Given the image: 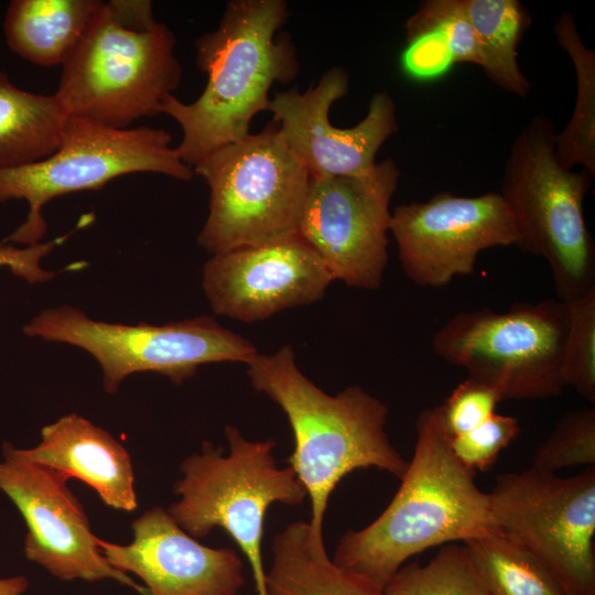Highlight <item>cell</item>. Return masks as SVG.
<instances>
[{"label":"cell","instance_id":"6da1fadb","mask_svg":"<svg viewBox=\"0 0 595 595\" xmlns=\"http://www.w3.org/2000/svg\"><path fill=\"white\" fill-rule=\"evenodd\" d=\"M415 429L413 456L391 502L367 527L347 531L333 558L380 589L411 556L497 530L488 493L454 455L437 407L422 411Z\"/></svg>","mask_w":595,"mask_h":595},{"label":"cell","instance_id":"7a4b0ae2","mask_svg":"<svg viewBox=\"0 0 595 595\" xmlns=\"http://www.w3.org/2000/svg\"><path fill=\"white\" fill-rule=\"evenodd\" d=\"M288 18L283 0H231L218 26L196 40L206 86L191 104L171 95L162 109L181 127L175 150L190 167L247 137L251 119L268 110L272 85L298 76L295 46L289 35L277 34Z\"/></svg>","mask_w":595,"mask_h":595},{"label":"cell","instance_id":"3957f363","mask_svg":"<svg viewBox=\"0 0 595 595\" xmlns=\"http://www.w3.org/2000/svg\"><path fill=\"white\" fill-rule=\"evenodd\" d=\"M251 387L285 413L294 437L288 458L311 500L314 538L324 542L323 524L331 494L349 473L377 468L401 479L409 461L390 442L388 408L359 386L331 396L298 367L291 345L257 354L247 364Z\"/></svg>","mask_w":595,"mask_h":595},{"label":"cell","instance_id":"277c9868","mask_svg":"<svg viewBox=\"0 0 595 595\" xmlns=\"http://www.w3.org/2000/svg\"><path fill=\"white\" fill-rule=\"evenodd\" d=\"M62 67L54 95L67 116L118 129L162 113L182 78L174 34L144 0L104 1Z\"/></svg>","mask_w":595,"mask_h":595},{"label":"cell","instance_id":"5b68a950","mask_svg":"<svg viewBox=\"0 0 595 595\" xmlns=\"http://www.w3.org/2000/svg\"><path fill=\"white\" fill-rule=\"evenodd\" d=\"M555 128L534 116L515 138L501 190L523 252L551 268L559 300L570 302L595 290V245L584 217L594 176L564 167L555 156Z\"/></svg>","mask_w":595,"mask_h":595},{"label":"cell","instance_id":"8992f818","mask_svg":"<svg viewBox=\"0 0 595 595\" xmlns=\"http://www.w3.org/2000/svg\"><path fill=\"white\" fill-rule=\"evenodd\" d=\"M229 453L204 441L202 452L186 457L175 482L180 497L167 509L175 522L195 539L214 528L226 531L246 555L258 595H267L262 539L268 508L275 502L298 506L307 491L291 466L280 468L273 439L249 441L226 425Z\"/></svg>","mask_w":595,"mask_h":595},{"label":"cell","instance_id":"52a82bcc","mask_svg":"<svg viewBox=\"0 0 595 595\" xmlns=\"http://www.w3.org/2000/svg\"><path fill=\"white\" fill-rule=\"evenodd\" d=\"M193 171L209 188L197 241L212 256L298 234L311 176L274 121L213 151Z\"/></svg>","mask_w":595,"mask_h":595},{"label":"cell","instance_id":"ba28073f","mask_svg":"<svg viewBox=\"0 0 595 595\" xmlns=\"http://www.w3.org/2000/svg\"><path fill=\"white\" fill-rule=\"evenodd\" d=\"M171 134L159 128L118 129L79 117H68L57 150L50 156L17 167L0 169V202L24 199L29 212L4 244L37 245L47 230L44 206L55 197L99 190L131 173H159L190 181L194 171L171 145Z\"/></svg>","mask_w":595,"mask_h":595},{"label":"cell","instance_id":"9c48e42d","mask_svg":"<svg viewBox=\"0 0 595 595\" xmlns=\"http://www.w3.org/2000/svg\"><path fill=\"white\" fill-rule=\"evenodd\" d=\"M567 327L561 300L516 303L501 313L484 307L455 314L433 335L432 348L502 400L548 399L565 388L561 366Z\"/></svg>","mask_w":595,"mask_h":595},{"label":"cell","instance_id":"30bf717a","mask_svg":"<svg viewBox=\"0 0 595 595\" xmlns=\"http://www.w3.org/2000/svg\"><path fill=\"white\" fill-rule=\"evenodd\" d=\"M23 333L89 353L98 361L102 387L110 394L134 372H158L181 385L201 365L247 364L258 354L252 342L207 315L162 325H127L95 321L79 309L61 305L41 311L24 325Z\"/></svg>","mask_w":595,"mask_h":595},{"label":"cell","instance_id":"8fae6325","mask_svg":"<svg viewBox=\"0 0 595 595\" xmlns=\"http://www.w3.org/2000/svg\"><path fill=\"white\" fill-rule=\"evenodd\" d=\"M491 519L532 554L565 595H595V467L571 477L530 468L500 474Z\"/></svg>","mask_w":595,"mask_h":595},{"label":"cell","instance_id":"7c38bea8","mask_svg":"<svg viewBox=\"0 0 595 595\" xmlns=\"http://www.w3.org/2000/svg\"><path fill=\"white\" fill-rule=\"evenodd\" d=\"M399 178L391 158L365 175L311 177L298 234L334 280L369 291L380 288Z\"/></svg>","mask_w":595,"mask_h":595},{"label":"cell","instance_id":"4fadbf2b","mask_svg":"<svg viewBox=\"0 0 595 595\" xmlns=\"http://www.w3.org/2000/svg\"><path fill=\"white\" fill-rule=\"evenodd\" d=\"M0 490L23 517L26 559L61 581L106 578L141 595L147 588L115 569L102 555L88 517L67 486L63 473L28 458L10 442L2 444Z\"/></svg>","mask_w":595,"mask_h":595},{"label":"cell","instance_id":"5bb4252c","mask_svg":"<svg viewBox=\"0 0 595 595\" xmlns=\"http://www.w3.org/2000/svg\"><path fill=\"white\" fill-rule=\"evenodd\" d=\"M390 234L404 274L421 288H443L475 271L479 253L516 246L511 214L497 192L456 196L439 192L391 210Z\"/></svg>","mask_w":595,"mask_h":595},{"label":"cell","instance_id":"9a60e30c","mask_svg":"<svg viewBox=\"0 0 595 595\" xmlns=\"http://www.w3.org/2000/svg\"><path fill=\"white\" fill-rule=\"evenodd\" d=\"M349 76L339 67L327 69L315 86L278 91L268 111L281 137L311 177L365 175L376 166V154L398 130L396 104L387 91H377L365 118L351 128L329 122L331 106L344 97Z\"/></svg>","mask_w":595,"mask_h":595},{"label":"cell","instance_id":"2e32d148","mask_svg":"<svg viewBox=\"0 0 595 595\" xmlns=\"http://www.w3.org/2000/svg\"><path fill=\"white\" fill-rule=\"evenodd\" d=\"M333 275L296 234L284 240L213 255L202 288L217 315L245 323L321 300Z\"/></svg>","mask_w":595,"mask_h":595},{"label":"cell","instance_id":"e0dca14e","mask_svg":"<svg viewBox=\"0 0 595 595\" xmlns=\"http://www.w3.org/2000/svg\"><path fill=\"white\" fill-rule=\"evenodd\" d=\"M131 529L129 544L98 545L111 566L143 581L148 595H238L246 582L235 550L199 543L165 509L145 511Z\"/></svg>","mask_w":595,"mask_h":595},{"label":"cell","instance_id":"ac0fdd59","mask_svg":"<svg viewBox=\"0 0 595 595\" xmlns=\"http://www.w3.org/2000/svg\"><path fill=\"white\" fill-rule=\"evenodd\" d=\"M21 450L31 461L83 480L107 506L122 511L138 508L128 451L84 416H62L42 429L36 446Z\"/></svg>","mask_w":595,"mask_h":595},{"label":"cell","instance_id":"d6986e66","mask_svg":"<svg viewBox=\"0 0 595 595\" xmlns=\"http://www.w3.org/2000/svg\"><path fill=\"white\" fill-rule=\"evenodd\" d=\"M104 1L14 0L3 31L11 51L40 66H63L84 37Z\"/></svg>","mask_w":595,"mask_h":595},{"label":"cell","instance_id":"ffe728a7","mask_svg":"<svg viewBox=\"0 0 595 595\" xmlns=\"http://www.w3.org/2000/svg\"><path fill=\"white\" fill-rule=\"evenodd\" d=\"M272 564L266 572L267 595H386L328 556L309 522L295 521L277 533Z\"/></svg>","mask_w":595,"mask_h":595},{"label":"cell","instance_id":"44dd1931","mask_svg":"<svg viewBox=\"0 0 595 595\" xmlns=\"http://www.w3.org/2000/svg\"><path fill=\"white\" fill-rule=\"evenodd\" d=\"M67 118L54 94L23 90L0 71V169L30 164L54 153Z\"/></svg>","mask_w":595,"mask_h":595},{"label":"cell","instance_id":"7402d4cb","mask_svg":"<svg viewBox=\"0 0 595 595\" xmlns=\"http://www.w3.org/2000/svg\"><path fill=\"white\" fill-rule=\"evenodd\" d=\"M477 37L485 75L500 88L527 97L531 84L518 64L517 48L531 23L519 0H461Z\"/></svg>","mask_w":595,"mask_h":595},{"label":"cell","instance_id":"603a6c76","mask_svg":"<svg viewBox=\"0 0 595 595\" xmlns=\"http://www.w3.org/2000/svg\"><path fill=\"white\" fill-rule=\"evenodd\" d=\"M553 33L572 61L576 77L572 116L565 128L554 134L555 156L566 169L580 165L595 175V51L583 43L569 12L556 18Z\"/></svg>","mask_w":595,"mask_h":595},{"label":"cell","instance_id":"cb8c5ba5","mask_svg":"<svg viewBox=\"0 0 595 595\" xmlns=\"http://www.w3.org/2000/svg\"><path fill=\"white\" fill-rule=\"evenodd\" d=\"M463 544L490 595H565L550 572L499 529Z\"/></svg>","mask_w":595,"mask_h":595},{"label":"cell","instance_id":"d4e9b609","mask_svg":"<svg viewBox=\"0 0 595 595\" xmlns=\"http://www.w3.org/2000/svg\"><path fill=\"white\" fill-rule=\"evenodd\" d=\"M386 595H490L475 571L465 545L447 543L426 564L401 566Z\"/></svg>","mask_w":595,"mask_h":595},{"label":"cell","instance_id":"484cf974","mask_svg":"<svg viewBox=\"0 0 595 595\" xmlns=\"http://www.w3.org/2000/svg\"><path fill=\"white\" fill-rule=\"evenodd\" d=\"M569 327L564 340L561 374L587 401L595 402V290L565 302Z\"/></svg>","mask_w":595,"mask_h":595},{"label":"cell","instance_id":"4316f807","mask_svg":"<svg viewBox=\"0 0 595 595\" xmlns=\"http://www.w3.org/2000/svg\"><path fill=\"white\" fill-rule=\"evenodd\" d=\"M595 466V410L583 408L567 412L548 440L538 448L532 467L554 473L577 466Z\"/></svg>","mask_w":595,"mask_h":595},{"label":"cell","instance_id":"83f0119b","mask_svg":"<svg viewBox=\"0 0 595 595\" xmlns=\"http://www.w3.org/2000/svg\"><path fill=\"white\" fill-rule=\"evenodd\" d=\"M421 26H435L445 34L456 63H473L482 67L480 47L461 0L422 1L407 20L404 29Z\"/></svg>","mask_w":595,"mask_h":595},{"label":"cell","instance_id":"f1b7e54d","mask_svg":"<svg viewBox=\"0 0 595 595\" xmlns=\"http://www.w3.org/2000/svg\"><path fill=\"white\" fill-rule=\"evenodd\" d=\"M519 421L509 415L495 413L477 428L451 437L456 458L470 472L487 470L500 452L519 434Z\"/></svg>","mask_w":595,"mask_h":595},{"label":"cell","instance_id":"f546056e","mask_svg":"<svg viewBox=\"0 0 595 595\" xmlns=\"http://www.w3.org/2000/svg\"><path fill=\"white\" fill-rule=\"evenodd\" d=\"M501 400L494 388L467 378L456 386L437 410L445 430L453 437L487 421L496 413L497 404Z\"/></svg>","mask_w":595,"mask_h":595},{"label":"cell","instance_id":"4dcf8cb0","mask_svg":"<svg viewBox=\"0 0 595 595\" xmlns=\"http://www.w3.org/2000/svg\"><path fill=\"white\" fill-rule=\"evenodd\" d=\"M407 44L400 55L402 73L418 82L445 75L456 63L445 34L435 26L404 29Z\"/></svg>","mask_w":595,"mask_h":595},{"label":"cell","instance_id":"1f68e13d","mask_svg":"<svg viewBox=\"0 0 595 595\" xmlns=\"http://www.w3.org/2000/svg\"><path fill=\"white\" fill-rule=\"evenodd\" d=\"M57 238L48 242L23 248L12 244H0V267H8L13 274L31 284L43 283L52 280L56 273L41 267V260L47 256L63 239Z\"/></svg>","mask_w":595,"mask_h":595},{"label":"cell","instance_id":"d6a6232c","mask_svg":"<svg viewBox=\"0 0 595 595\" xmlns=\"http://www.w3.org/2000/svg\"><path fill=\"white\" fill-rule=\"evenodd\" d=\"M29 587V581L22 575L0 577V595H22Z\"/></svg>","mask_w":595,"mask_h":595}]
</instances>
